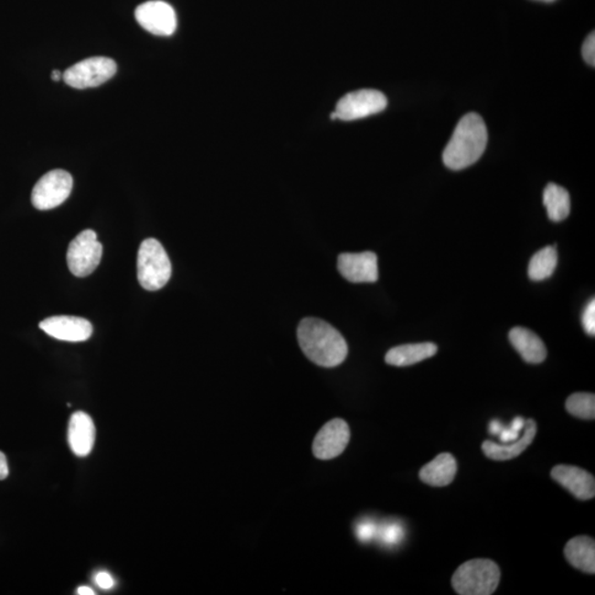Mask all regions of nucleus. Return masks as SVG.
Returning a JSON list of instances; mask_svg holds the SVG:
<instances>
[{
    "label": "nucleus",
    "instance_id": "nucleus-20",
    "mask_svg": "<svg viewBox=\"0 0 595 595\" xmlns=\"http://www.w3.org/2000/svg\"><path fill=\"white\" fill-rule=\"evenodd\" d=\"M544 206L551 221H564L571 211L569 192L558 185L549 184L544 191Z\"/></svg>",
    "mask_w": 595,
    "mask_h": 595
},
{
    "label": "nucleus",
    "instance_id": "nucleus-7",
    "mask_svg": "<svg viewBox=\"0 0 595 595\" xmlns=\"http://www.w3.org/2000/svg\"><path fill=\"white\" fill-rule=\"evenodd\" d=\"M72 175L64 170H52L37 182L32 190V205L37 210H52L61 206L71 195Z\"/></svg>",
    "mask_w": 595,
    "mask_h": 595
},
{
    "label": "nucleus",
    "instance_id": "nucleus-5",
    "mask_svg": "<svg viewBox=\"0 0 595 595\" xmlns=\"http://www.w3.org/2000/svg\"><path fill=\"white\" fill-rule=\"evenodd\" d=\"M116 71L117 64L112 58H89L69 68L63 73V81L78 90L96 88L109 81Z\"/></svg>",
    "mask_w": 595,
    "mask_h": 595
},
{
    "label": "nucleus",
    "instance_id": "nucleus-12",
    "mask_svg": "<svg viewBox=\"0 0 595 595\" xmlns=\"http://www.w3.org/2000/svg\"><path fill=\"white\" fill-rule=\"evenodd\" d=\"M48 335L67 342H83L93 334L90 321L79 316L58 315L48 318L39 324Z\"/></svg>",
    "mask_w": 595,
    "mask_h": 595
},
{
    "label": "nucleus",
    "instance_id": "nucleus-18",
    "mask_svg": "<svg viewBox=\"0 0 595 595\" xmlns=\"http://www.w3.org/2000/svg\"><path fill=\"white\" fill-rule=\"evenodd\" d=\"M437 352L438 346L430 342L399 345L386 354L385 361L397 367H410L436 356Z\"/></svg>",
    "mask_w": 595,
    "mask_h": 595
},
{
    "label": "nucleus",
    "instance_id": "nucleus-24",
    "mask_svg": "<svg viewBox=\"0 0 595 595\" xmlns=\"http://www.w3.org/2000/svg\"><path fill=\"white\" fill-rule=\"evenodd\" d=\"M582 56L584 61L590 66H595V34H590L582 46Z\"/></svg>",
    "mask_w": 595,
    "mask_h": 595
},
{
    "label": "nucleus",
    "instance_id": "nucleus-27",
    "mask_svg": "<svg viewBox=\"0 0 595 595\" xmlns=\"http://www.w3.org/2000/svg\"><path fill=\"white\" fill-rule=\"evenodd\" d=\"M9 474L6 455L0 452V480L7 479Z\"/></svg>",
    "mask_w": 595,
    "mask_h": 595
},
{
    "label": "nucleus",
    "instance_id": "nucleus-4",
    "mask_svg": "<svg viewBox=\"0 0 595 595\" xmlns=\"http://www.w3.org/2000/svg\"><path fill=\"white\" fill-rule=\"evenodd\" d=\"M173 267L167 251L157 239L143 240L137 259L138 281L149 292L159 291L170 281Z\"/></svg>",
    "mask_w": 595,
    "mask_h": 595
},
{
    "label": "nucleus",
    "instance_id": "nucleus-29",
    "mask_svg": "<svg viewBox=\"0 0 595 595\" xmlns=\"http://www.w3.org/2000/svg\"><path fill=\"white\" fill-rule=\"evenodd\" d=\"M503 430L502 426L500 425V422L497 421H493L490 426V431L492 434H497L500 433Z\"/></svg>",
    "mask_w": 595,
    "mask_h": 595
},
{
    "label": "nucleus",
    "instance_id": "nucleus-19",
    "mask_svg": "<svg viewBox=\"0 0 595 595\" xmlns=\"http://www.w3.org/2000/svg\"><path fill=\"white\" fill-rule=\"evenodd\" d=\"M565 556L577 569L591 575L595 572V543L591 537L579 536L568 541Z\"/></svg>",
    "mask_w": 595,
    "mask_h": 595
},
{
    "label": "nucleus",
    "instance_id": "nucleus-2",
    "mask_svg": "<svg viewBox=\"0 0 595 595\" xmlns=\"http://www.w3.org/2000/svg\"><path fill=\"white\" fill-rule=\"evenodd\" d=\"M487 128L483 118L470 112L459 122L443 152V163L449 169L463 170L474 165L484 154Z\"/></svg>",
    "mask_w": 595,
    "mask_h": 595
},
{
    "label": "nucleus",
    "instance_id": "nucleus-14",
    "mask_svg": "<svg viewBox=\"0 0 595 595\" xmlns=\"http://www.w3.org/2000/svg\"><path fill=\"white\" fill-rule=\"evenodd\" d=\"M68 439L69 447L80 458L88 457L92 452L95 442V426L88 414L75 412L69 423Z\"/></svg>",
    "mask_w": 595,
    "mask_h": 595
},
{
    "label": "nucleus",
    "instance_id": "nucleus-3",
    "mask_svg": "<svg viewBox=\"0 0 595 595\" xmlns=\"http://www.w3.org/2000/svg\"><path fill=\"white\" fill-rule=\"evenodd\" d=\"M501 580L500 568L489 559H474L458 568L452 587L460 595H490Z\"/></svg>",
    "mask_w": 595,
    "mask_h": 595
},
{
    "label": "nucleus",
    "instance_id": "nucleus-13",
    "mask_svg": "<svg viewBox=\"0 0 595 595\" xmlns=\"http://www.w3.org/2000/svg\"><path fill=\"white\" fill-rule=\"evenodd\" d=\"M551 478L565 487L578 500L589 501L595 496V480L586 470L571 465H557Z\"/></svg>",
    "mask_w": 595,
    "mask_h": 595
},
{
    "label": "nucleus",
    "instance_id": "nucleus-21",
    "mask_svg": "<svg viewBox=\"0 0 595 595\" xmlns=\"http://www.w3.org/2000/svg\"><path fill=\"white\" fill-rule=\"evenodd\" d=\"M558 264V254L554 246H547L533 256L528 266V276L534 282L548 280Z\"/></svg>",
    "mask_w": 595,
    "mask_h": 595
},
{
    "label": "nucleus",
    "instance_id": "nucleus-17",
    "mask_svg": "<svg viewBox=\"0 0 595 595\" xmlns=\"http://www.w3.org/2000/svg\"><path fill=\"white\" fill-rule=\"evenodd\" d=\"M509 341L521 354L525 362L530 364L543 363L547 357V348L543 340L528 329L514 328L509 332Z\"/></svg>",
    "mask_w": 595,
    "mask_h": 595
},
{
    "label": "nucleus",
    "instance_id": "nucleus-15",
    "mask_svg": "<svg viewBox=\"0 0 595 595\" xmlns=\"http://www.w3.org/2000/svg\"><path fill=\"white\" fill-rule=\"evenodd\" d=\"M524 432L516 441L508 444H498L493 441H484L482 450L487 458L495 461H507L519 457L530 444L533 443L537 433V425L533 420L525 421Z\"/></svg>",
    "mask_w": 595,
    "mask_h": 595
},
{
    "label": "nucleus",
    "instance_id": "nucleus-32",
    "mask_svg": "<svg viewBox=\"0 0 595 595\" xmlns=\"http://www.w3.org/2000/svg\"><path fill=\"white\" fill-rule=\"evenodd\" d=\"M539 2L552 3V2H556V0H539Z\"/></svg>",
    "mask_w": 595,
    "mask_h": 595
},
{
    "label": "nucleus",
    "instance_id": "nucleus-9",
    "mask_svg": "<svg viewBox=\"0 0 595 595\" xmlns=\"http://www.w3.org/2000/svg\"><path fill=\"white\" fill-rule=\"evenodd\" d=\"M138 24L150 34L169 37L176 29V15L169 4L153 0L138 6L135 12Z\"/></svg>",
    "mask_w": 595,
    "mask_h": 595
},
{
    "label": "nucleus",
    "instance_id": "nucleus-30",
    "mask_svg": "<svg viewBox=\"0 0 595 595\" xmlns=\"http://www.w3.org/2000/svg\"><path fill=\"white\" fill-rule=\"evenodd\" d=\"M78 594H80V595H94L95 592L93 591L92 589H90L89 587H81V588H79Z\"/></svg>",
    "mask_w": 595,
    "mask_h": 595
},
{
    "label": "nucleus",
    "instance_id": "nucleus-23",
    "mask_svg": "<svg viewBox=\"0 0 595 595\" xmlns=\"http://www.w3.org/2000/svg\"><path fill=\"white\" fill-rule=\"evenodd\" d=\"M582 325L589 335L594 336L595 335V300H591L583 310L582 313Z\"/></svg>",
    "mask_w": 595,
    "mask_h": 595
},
{
    "label": "nucleus",
    "instance_id": "nucleus-26",
    "mask_svg": "<svg viewBox=\"0 0 595 595\" xmlns=\"http://www.w3.org/2000/svg\"><path fill=\"white\" fill-rule=\"evenodd\" d=\"M500 433H501V441L504 442V444H508L516 441L517 439L521 437L519 436V432L514 431L512 430V429H509V430H502Z\"/></svg>",
    "mask_w": 595,
    "mask_h": 595
},
{
    "label": "nucleus",
    "instance_id": "nucleus-11",
    "mask_svg": "<svg viewBox=\"0 0 595 595\" xmlns=\"http://www.w3.org/2000/svg\"><path fill=\"white\" fill-rule=\"evenodd\" d=\"M337 270L350 282H377L378 280L377 256L373 251L341 254L337 259Z\"/></svg>",
    "mask_w": 595,
    "mask_h": 595
},
{
    "label": "nucleus",
    "instance_id": "nucleus-8",
    "mask_svg": "<svg viewBox=\"0 0 595 595\" xmlns=\"http://www.w3.org/2000/svg\"><path fill=\"white\" fill-rule=\"evenodd\" d=\"M388 98L377 90H360L343 96L335 111L336 120L357 121L383 112Z\"/></svg>",
    "mask_w": 595,
    "mask_h": 595
},
{
    "label": "nucleus",
    "instance_id": "nucleus-10",
    "mask_svg": "<svg viewBox=\"0 0 595 595\" xmlns=\"http://www.w3.org/2000/svg\"><path fill=\"white\" fill-rule=\"evenodd\" d=\"M351 432L347 423L334 420L325 423L314 438L313 452L315 458L331 460L339 457L350 441Z\"/></svg>",
    "mask_w": 595,
    "mask_h": 595
},
{
    "label": "nucleus",
    "instance_id": "nucleus-25",
    "mask_svg": "<svg viewBox=\"0 0 595 595\" xmlns=\"http://www.w3.org/2000/svg\"><path fill=\"white\" fill-rule=\"evenodd\" d=\"M95 582L101 589L110 590L114 587V579L107 572H100L95 576Z\"/></svg>",
    "mask_w": 595,
    "mask_h": 595
},
{
    "label": "nucleus",
    "instance_id": "nucleus-31",
    "mask_svg": "<svg viewBox=\"0 0 595 595\" xmlns=\"http://www.w3.org/2000/svg\"><path fill=\"white\" fill-rule=\"evenodd\" d=\"M51 78L53 81H60L61 79H63V75L58 69H55V71L52 72Z\"/></svg>",
    "mask_w": 595,
    "mask_h": 595
},
{
    "label": "nucleus",
    "instance_id": "nucleus-16",
    "mask_svg": "<svg viewBox=\"0 0 595 595\" xmlns=\"http://www.w3.org/2000/svg\"><path fill=\"white\" fill-rule=\"evenodd\" d=\"M458 464L452 454L441 453L420 472V478L428 485L442 487L452 483L457 475Z\"/></svg>",
    "mask_w": 595,
    "mask_h": 595
},
{
    "label": "nucleus",
    "instance_id": "nucleus-28",
    "mask_svg": "<svg viewBox=\"0 0 595 595\" xmlns=\"http://www.w3.org/2000/svg\"><path fill=\"white\" fill-rule=\"evenodd\" d=\"M525 425V420H523L522 417H516L515 418L514 421L512 422L511 429L514 431H521L522 429L524 428Z\"/></svg>",
    "mask_w": 595,
    "mask_h": 595
},
{
    "label": "nucleus",
    "instance_id": "nucleus-1",
    "mask_svg": "<svg viewBox=\"0 0 595 595\" xmlns=\"http://www.w3.org/2000/svg\"><path fill=\"white\" fill-rule=\"evenodd\" d=\"M297 336L304 356L316 366L335 367L345 361L348 348L345 337L325 321L303 319Z\"/></svg>",
    "mask_w": 595,
    "mask_h": 595
},
{
    "label": "nucleus",
    "instance_id": "nucleus-22",
    "mask_svg": "<svg viewBox=\"0 0 595 595\" xmlns=\"http://www.w3.org/2000/svg\"><path fill=\"white\" fill-rule=\"evenodd\" d=\"M566 409L572 416L581 420H593L595 418V396L590 393L573 394L567 399Z\"/></svg>",
    "mask_w": 595,
    "mask_h": 595
},
{
    "label": "nucleus",
    "instance_id": "nucleus-6",
    "mask_svg": "<svg viewBox=\"0 0 595 595\" xmlns=\"http://www.w3.org/2000/svg\"><path fill=\"white\" fill-rule=\"evenodd\" d=\"M103 246L92 229L84 230L69 246L67 260L69 271L77 277H87L100 265Z\"/></svg>",
    "mask_w": 595,
    "mask_h": 595
}]
</instances>
